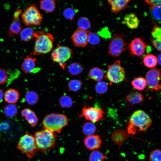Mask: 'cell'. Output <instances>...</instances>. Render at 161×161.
Segmentation results:
<instances>
[{"label": "cell", "mask_w": 161, "mask_h": 161, "mask_svg": "<svg viewBox=\"0 0 161 161\" xmlns=\"http://www.w3.org/2000/svg\"><path fill=\"white\" fill-rule=\"evenodd\" d=\"M75 10L72 8H68L65 9L63 12V15L66 19L72 20L75 16Z\"/></svg>", "instance_id": "60d3db41"}, {"label": "cell", "mask_w": 161, "mask_h": 161, "mask_svg": "<svg viewBox=\"0 0 161 161\" xmlns=\"http://www.w3.org/2000/svg\"><path fill=\"white\" fill-rule=\"evenodd\" d=\"M140 21L136 15L131 13L126 15L123 19V23L125 24L131 29L137 28L138 26Z\"/></svg>", "instance_id": "ac0fdd59"}, {"label": "cell", "mask_w": 161, "mask_h": 161, "mask_svg": "<svg viewBox=\"0 0 161 161\" xmlns=\"http://www.w3.org/2000/svg\"><path fill=\"white\" fill-rule=\"evenodd\" d=\"M9 127V125L7 122H3L0 124V130L1 131L6 130Z\"/></svg>", "instance_id": "f6af8a7d"}, {"label": "cell", "mask_w": 161, "mask_h": 161, "mask_svg": "<svg viewBox=\"0 0 161 161\" xmlns=\"http://www.w3.org/2000/svg\"><path fill=\"white\" fill-rule=\"evenodd\" d=\"M3 111L6 117H12L17 114L18 109L16 105L10 104L5 106L3 109Z\"/></svg>", "instance_id": "f546056e"}, {"label": "cell", "mask_w": 161, "mask_h": 161, "mask_svg": "<svg viewBox=\"0 0 161 161\" xmlns=\"http://www.w3.org/2000/svg\"><path fill=\"white\" fill-rule=\"evenodd\" d=\"M83 69V67L82 65L77 62L72 63L68 67V72L72 75H77L80 74Z\"/></svg>", "instance_id": "83f0119b"}, {"label": "cell", "mask_w": 161, "mask_h": 161, "mask_svg": "<svg viewBox=\"0 0 161 161\" xmlns=\"http://www.w3.org/2000/svg\"><path fill=\"white\" fill-rule=\"evenodd\" d=\"M33 30L30 27H27L24 29L20 32V37L22 41L28 42L35 38Z\"/></svg>", "instance_id": "cb8c5ba5"}, {"label": "cell", "mask_w": 161, "mask_h": 161, "mask_svg": "<svg viewBox=\"0 0 161 161\" xmlns=\"http://www.w3.org/2000/svg\"><path fill=\"white\" fill-rule=\"evenodd\" d=\"M154 25V28L151 31V35L153 38L156 39L161 38V29L157 24L153 21Z\"/></svg>", "instance_id": "ab89813d"}, {"label": "cell", "mask_w": 161, "mask_h": 161, "mask_svg": "<svg viewBox=\"0 0 161 161\" xmlns=\"http://www.w3.org/2000/svg\"><path fill=\"white\" fill-rule=\"evenodd\" d=\"M22 115L32 127H34L37 125L38 119L35 113L30 109L25 108L21 112Z\"/></svg>", "instance_id": "e0dca14e"}, {"label": "cell", "mask_w": 161, "mask_h": 161, "mask_svg": "<svg viewBox=\"0 0 161 161\" xmlns=\"http://www.w3.org/2000/svg\"><path fill=\"white\" fill-rule=\"evenodd\" d=\"M145 1L151 6L161 5L160 0H145Z\"/></svg>", "instance_id": "ee69618b"}, {"label": "cell", "mask_w": 161, "mask_h": 161, "mask_svg": "<svg viewBox=\"0 0 161 161\" xmlns=\"http://www.w3.org/2000/svg\"><path fill=\"white\" fill-rule=\"evenodd\" d=\"M123 34H114L109 42L108 53L112 57L119 56L126 49L127 44Z\"/></svg>", "instance_id": "52a82bcc"}, {"label": "cell", "mask_w": 161, "mask_h": 161, "mask_svg": "<svg viewBox=\"0 0 161 161\" xmlns=\"http://www.w3.org/2000/svg\"><path fill=\"white\" fill-rule=\"evenodd\" d=\"M34 37L35 39L33 55L47 53L51 51L54 41V38L51 34L42 31H38L35 32Z\"/></svg>", "instance_id": "7a4b0ae2"}, {"label": "cell", "mask_w": 161, "mask_h": 161, "mask_svg": "<svg viewBox=\"0 0 161 161\" xmlns=\"http://www.w3.org/2000/svg\"><path fill=\"white\" fill-rule=\"evenodd\" d=\"M55 1L54 0H43L40 1L41 9L48 13L53 12L55 7Z\"/></svg>", "instance_id": "603a6c76"}, {"label": "cell", "mask_w": 161, "mask_h": 161, "mask_svg": "<svg viewBox=\"0 0 161 161\" xmlns=\"http://www.w3.org/2000/svg\"><path fill=\"white\" fill-rule=\"evenodd\" d=\"M59 104L60 106L63 108H70L73 105V100L69 96L63 95L59 99Z\"/></svg>", "instance_id": "1f68e13d"}, {"label": "cell", "mask_w": 161, "mask_h": 161, "mask_svg": "<svg viewBox=\"0 0 161 161\" xmlns=\"http://www.w3.org/2000/svg\"><path fill=\"white\" fill-rule=\"evenodd\" d=\"M107 158L106 156L97 150L92 151L90 154L89 161H104Z\"/></svg>", "instance_id": "d6a6232c"}, {"label": "cell", "mask_w": 161, "mask_h": 161, "mask_svg": "<svg viewBox=\"0 0 161 161\" xmlns=\"http://www.w3.org/2000/svg\"><path fill=\"white\" fill-rule=\"evenodd\" d=\"M19 96L18 91L13 89H8L4 94L5 101L11 104L16 103L19 99Z\"/></svg>", "instance_id": "ffe728a7"}, {"label": "cell", "mask_w": 161, "mask_h": 161, "mask_svg": "<svg viewBox=\"0 0 161 161\" xmlns=\"http://www.w3.org/2000/svg\"><path fill=\"white\" fill-rule=\"evenodd\" d=\"M148 89L150 91H159L161 89L160 71L156 68H153L146 73L145 78Z\"/></svg>", "instance_id": "30bf717a"}, {"label": "cell", "mask_w": 161, "mask_h": 161, "mask_svg": "<svg viewBox=\"0 0 161 161\" xmlns=\"http://www.w3.org/2000/svg\"><path fill=\"white\" fill-rule=\"evenodd\" d=\"M129 47L132 55L141 56L144 54L147 44L142 39L136 38L131 41Z\"/></svg>", "instance_id": "4fadbf2b"}, {"label": "cell", "mask_w": 161, "mask_h": 161, "mask_svg": "<svg viewBox=\"0 0 161 161\" xmlns=\"http://www.w3.org/2000/svg\"><path fill=\"white\" fill-rule=\"evenodd\" d=\"M130 1L129 0H108L111 6V10L114 13H117L121 10H124L127 7L128 3Z\"/></svg>", "instance_id": "2e32d148"}, {"label": "cell", "mask_w": 161, "mask_h": 161, "mask_svg": "<svg viewBox=\"0 0 161 161\" xmlns=\"http://www.w3.org/2000/svg\"><path fill=\"white\" fill-rule=\"evenodd\" d=\"M35 58L27 55L21 65V69L25 73L31 72L35 69Z\"/></svg>", "instance_id": "d6986e66"}, {"label": "cell", "mask_w": 161, "mask_h": 161, "mask_svg": "<svg viewBox=\"0 0 161 161\" xmlns=\"http://www.w3.org/2000/svg\"><path fill=\"white\" fill-rule=\"evenodd\" d=\"M133 86L138 91L144 90L147 86V82L146 79L142 77L137 78L131 81Z\"/></svg>", "instance_id": "d4e9b609"}, {"label": "cell", "mask_w": 161, "mask_h": 161, "mask_svg": "<svg viewBox=\"0 0 161 161\" xmlns=\"http://www.w3.org/2000/svg\"><path fill=\"white\" fill-rule=\"evenodd\" d=\"M68 120L64 114L51 113L47 115L42 122L43 128L55 133H60L62 129L68 124Z\"/></svg>", "instance_id": "277c9868"}, {"label": "cell", "mask_w": 161, "mask_h": 161, "mask_svg": "<svg viewBox=\"0 0 161 161\" xmlns=\"http://www.w3.org/2000/svg\"><path fill=\"white\" fill-rule=\"evenodd\" d=\"M104 112L102 110L97 107L85 106L82 109L81 116L93 123L98 121L103 117Z\"/></svg>", "instance_id": "8fae6325"}, {"label": "cell", "mask_w": 161, "mask_h": 161, "mask_svg": "<svg viewBox=\"0 0 161 161\" xmlns=\"http://www.w3.org/2000/svg\"><path fill=\"white\" fill-rule=\"evenodd\" d=\"M25 99L28 104L34 105L36 104L38 101L39 97L36 92L33 91H30L26 94Z\"/></svg>", "instance_id": "f1b7e54d"}, {"label": "cell", "mask_w": 161, "mask_h": 161, "mask_svg": "<svg viewBox=\"0 0 161 161\" xmlns=\"http://www.w3.org/2000/svg\"><path fill=\"white\" fill-rule=\"evenodd\" d=\"M78 28L85 30H87L90 27L91 23L89 19L85 17H81L78 21Z\"/></svg>", "instance_id": "e575fe53"}, {"label": "cell", "mask_w": 161, "mask_h": 161, "mask_svg": "<svg viewBox=\"0 0 161 161\" xmlns=\"http://www.w3.org/2000/svg\"><path fill=\"white\" fill-rule=\"evenodd\" d=\"M89 75L91 79L95 81L99 82L103 78L104 73L101 69L95 67L90 70Z\"/></svg>", "instance_id": "7402d4cb"}, {"label": "cell", "mask_w": 161, "mask_h": 161, "mask_svg": "<svg viewBox=\"0 0 161 161\" xmlns=\"http://www.w3.org/2000/svg\"><path fill=\"white\" fill-rule=\"evenodd\" d=\"M90 32L78 28L71 37L74 45L78 47H85L88 43V35Z\"/></svg>", "instance_id": "7c38bea8"}, {"label": "cell", "mask_w": 161, "mask_h": 161, "mask_svg": "<svg viewBox=\"0 0 161 161\" xmlns=\"http://www.w3.org/2000/svg\"><path fill=\"white\" fill-rule=\"evenodd\" d=\"M82 85V82L80 80H72L68 82V89L70 91L76 92L80 89Z\"/></svg>", "instance_id": "836d02e7"}, {"label": "cell", "mask_w": 161, "mask_h": 161, "mask_svg": "<svg viewBox=\"0 0 161 161\" xmlns=\"http://www.w3.org/2000/svg\"><path fill=\"white\" fill-rule=\"evenodd\" d=\"M34 137L38 150L43 152L53 148L56 143V133L45 129L35 132Z\"/></svg>", "instance_id": "3957f363"}, {"label": "cell", "mask_w": 161, "mask_h": 161, "mask_svg": "<svg viewBox=\"0 0 161 161\" xmlns=\"http://www.w3.org/2000/svg\"><path fill=\"white\" fill-rule=\"evenodd\" d=\"M126 100L131 104H138L143 102L144 100L143 96L141 93L132 92L126 96Z\"/></svg>", "instance_id": "44dd1931"}, {"label": "cell", "mask_w": 161, "mask_h": 161, "mask_svg": "<svg viewBox=\"0 0 161 161\" xmlns=\"http://www.w3.org/2000/svg\"><path fill=\"white\" fill-rule=\"evenodd\" d=\"M83 133L86 136L93 134L96 130V127L95 124L91 122L85 123L82 127Z\"/></svg>", "instance_id": "4dcf8cb0"}, {"label": "cell", "mask_w": 161, "mask_h": 161, "mask_svg": "<svg viewBox=\"0 0 161 161\" xmlns=\"http://www.w3.org/2000/svg\"><path fill=\"white\" fill-rule=\"evenodd\" d=\"M100 41V38L97 33L90 32L88 35V42L90 44L95 45L99 44Z\"/></svg>", "instance_id": "f35d334b"}, {"label": "cell", "mask_w": 161, "mask_h": 161, "mask_svg": "<svg viewBox=\"0 0 161 161\" xmlns=\"http://www.w3.org/2000/svg\"><path fill=\"white\" fill-rule=\"evenodd\" d=\"M17 148L30 158L33 157L38 150L34 136L28 132L20 138Z\"/></svg>", "instance_id": "5b68a950"}, {"label": "cell", "mask_w": 161, "mask_h": 161, "mask_svg": "<svg viewBox=\"0 0 161 161\" xmlns=\"http://www.w3.org/2000/svg\"><path fill=\"white\" fill-rule=\"evenodd\" d=\"M161 53H160L157 58V63L160 65H161Z\"/></svg>", "instance_id": "c3c4849f"}, {"label": "cell", "mask_w": 161, "mask_h": 161, "mask_svg": "<svg viewBox=\"0 0 161 161\" xmlns=\"http://www.w3.org/2000/svg\"><path fill=\"white\" fill-rule=\"evenodd\" d=\"M22 11L20 9L17 10L13 14V18H18L21 14Z\"/></svg>", "instance_id": "bcb514c9"}, {"label": "cell", "mask_w": 161, "mask_h": 161, "mask_svg": "<svg viewBox=\"0 0 161 161\" xmlns=\"http://www.w3.org/2000/svg\"><path fill=\"white\" fill-rule=\"evenodd\" d=\"M21 18L25 25L28 26L39 25L43 19L41 14L34 4L30 5L25 10Z\"/></svg>", "instance_id": "ba28073f"}, {"label": "cell", "mask_w": 161, "mask_h": 161, "mask_svg": "<svg viewBox=\"0 0 161 161\" xmlns=\"http://www.w3.org/2000/svg\"><path fill=\"white\" fill-rule=\"evenodd\" d=\"M8 79V75L6 71L0 68V85L5 83Z\"/></svg>", "instance_id": "b9f144b4"}, {"label": "cell", "mask_w": 161, "mask_h": 161, "mask_svg": "<svg viewBox=\"0 0 161 161\" xmlns=\"http://www.w3.org/2000/svg\"><path fill=\"white\" fill-rule=\"evenodd\" d=\"M84 143L86 147L91 151L97 150L100 148L102 144L101 139L98 135L92 134L86 136L85 138Z\"/></svg>", "instance_id": "5bb4252c"}, {"label": "cell", "mask_w": 161, "mask_h": 161, "mask_svg": "<svg viewBox=\"0 0 161 161\" xmlns=\"http://www.w3.org/2000/svg\"><path fill=\"white\" fill-rule=\"evenodd\" d=\"M143 63L147 67L153 68L157 63V57L152 54L147 55L145 56L143 60Z\"/></svg>", "instance_id": "4316f807"}, {"label": "cell", "mask_w": 161, "mask_h": 161, "mask_svg": "<svg viewBox=\"0 0 161 161\" xmlns=\"http://www.w3.org/2000/svg\"><path fill=\"white\" fill-rule=\"evenodd\" d=\"M21 27L19 18H13L9 28V35L11 36L14 34L17 35L21 31Z\"/></svg>", "instance_id": "484cf974"}, {"label": "cell", "mask_w": 161, "mask_h": 161, "mask_svg": "<svg viewBox=\"0 0 161 161\" xmlns=\"http://www.w3.org/2000/svg\"><path fill=\"white\" fill-rule=\"evenodd\" d=\"M149 159L150 161H161L160 150L156 149L152 151L150 153Z\"/></svg>", "instance_id": "74e56055"}, {"label": "cell", "mask_w": 161, "mask_h": 161, "mask_svg": "<svg viewBox=\"0 0 161 161\" xmlns=\"http://www.w3.org/2000/svg\"><path fill=\"white\" fill-rule=\"evenodd\" d=\"M150 10L154 19L160 22L161 21V5L151 6Z\"/></svg>", "instance_id": "d590c367"}, {"label": "cell", "mask_w": 161, "mask_h": 161, "mask_svg": "<svg viewBox=\"0 0 161 161\" xmlns=\"http://www.w3.org/2000/svg\"><path fill=\"white\" fill-rule=\"evenodd\" d=\"M105 77L109 81L110 85L113 83H120L125 79L124 69L121 66L119 60L116 61L114 63L108 66Z\"/></svg>", "instance_id": "8992f818"}, {"label": "cell", "mask_w": 161, "mask_h": 161, "mask_svg": "<svg viewBox=\"0 0 161 161\" xmlns=\"http://www.w3.org/2000/svg\"><path fill=\"white\" fill-rule=\"evenodd\" d=\"M127 132L122 129H117L112 133L111 138L114 143L120 148L122 145L123 142L130 137H133Z\"/></svg>", "instance_id": "9a60e30c"}, {"label": "cell", "mask_w": 161, "mask_h": 161, "mask_svg": "<svg viewBox=\"0 0 161 161\" xmlns=\"http://www.w3.org/2000/svg\"><path fill=\"white\" fill-rule=\"evenodd\" d=\"M4 96V92L2 90L0 89V103L2 101Z\"/></svg>", "instance_id": "7dc6e473"}, {"label": "cell", "mask_w": 161, "mask_h": 161, "mask_svg": "<svg viewBox=\"0 0 161 161\" xmlns=\"http://www.w3.org/2000/svg\"><path fill=\"white\" fill-rule=\"evenodd\" d=\"M72 53V50L69 47L58 45L52 52L51 56L53 62L58 63L64 69L66 61L71 57Z\"/></svg>", "instance_id": "9c48e42d"}, {"label": "cell", "mask_w": 161, "mask_h": 161, "mask_svg": "<svg viewBox=\"0 0 161 161\" xmlns=\"http://www.w3.org/2000/svg\"><path fill=\"white\" fill-rule=\"evenodd\" d=\"M152 122L151 119L145 112L137 110L131 116L128 124L127 132L130 135H134L137 131L145 132Z\"/></svg>", "instance_id": "6da1fadb"}, {"label": "cell", "mask_w": 161, "mask_h": 161, "mask_svg": "<svg viewBox=\"0 0 161 161\" xmlns=\"http://www.w3.org/2000/svg\"><path fill=\"white\" fill-rule=\"evenodd\" d=\"M151 40L153 45L158 50L161 51V38L156 39L151 38Z\"/></svg>", "instance_id": "7bdbcfd3"}, {"label": "cell", "mask_w": 161, "mask_h": 161, "mask_svg": "<svg viewBox=\"0 0 161 161\" xmlns=\"http://www.w3.org/2000/svg\"><path fill=\"white\" fill-rule=\"evenodd\" d=\"M108 86L106 82L103 81L98 82L96 84L95 89L96 92L98 94H103L107 91Z\"/></svg>", "instance_id": "8d00e7d4"}]
</instances>
